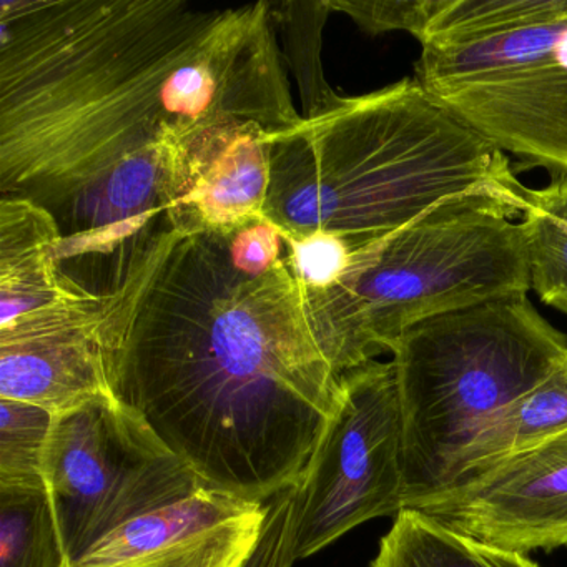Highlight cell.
Wrapping results in <instances>:
<instances>
[{
  "label": "cell",
  "mask_w": 567,
  "mask_h": 567,
  "mask_svg": "<svg viewBox=\"0 0 567 567\" xmlns=\"http://www.w3.org/2000/svg\"><path fill=\"white\" fill-rule=\"evenodd\" d=\"M271 2L2 0L0 198L59 227L128 162L204 128L300 124Z\"/></svg>",
  "instance_id": "1"
},
{
  "label": "cell",
  "mask_w": 567,
  "mask_h": 567,
  "mask_svg": "<svg viewBox=\"0 0 567 567\" xmlns=\"http://www.w3.org/2000/svg\"><path fill=\"white\" fill-rule=\"evenodd\" d=\"M118 396L204 486H295L341 400L287 255L241 268L225 234H158L107 295Z\"/></svg>",
  "instance_id": "2"
},
{
  "label": "cell",
  "mask_w": 567,
  "mask_h": 567,
  "mask_svg": "<svg viewBox=\"0 0 567 567\" xmlns=\"http://www.w3.org/2000/svg\"><path fill=\"white\" fill-rule=\"evenodd\" d=\"M267 142L264 217L284 235L331 231L360 248L464 198L499 202L517 218L523 208L509 157L416 79L340 97Z\"/></svg>",
  "instance_id": "3"
},
{
  "label": "cell",
  "mask_w": 567,
  "mask_h": 567,
  "mask_svg": "<svg viewBox=\"0 0 567 567\" xmlns=\"http://www.w3.org/2000/svg\"><path fill=\"white\" fill-rule=\"evenodd\" d=\"M529 290L516 212L464 198L357 248L340 284L305 293L318 341L341 377L391 353L427 318Z\"/></svg>",
  "instance_id": "4"
},
{
  "label": "cell",
  "mask_w": 567,
  "mask_h": 567,
  "mask_svg": "<svg viewBox=\"0 0 567 567\" xmlns=\"http://www.w3.org/2000/svg\"><path fill=\"white\" fill-rule=\"evenodd\" d=\"M391 353L406 509L450 487L481 431L566 363L567 337L523 291L427 318Z\"/></svg>",
  "instance_id": "5"
},
{
  "label": "cell",
  "mask_w": 567,
  "mask_h": 567,
  "mask_svg": "<svg viewBox=\"0 0 567 567\" xmlns=\"http://www.w3.org/2000/svg\"><path fill=\"white\" fill-rule=\"evenodd\" d=\"M416 81L520 171L567 177V0H443Z\"/></svg>",
  "instance_id": "6"
},
{
  "label": "cell",
  "mask_w": 567,
  "mask_h": 567,
  "mask_svg": "<svg viewBox=\"0 0 567 567\" xmlns=\"http://www.w3.org/2000/svg\"><path fill=\"white\" fill-rule=\"evenodd\" d=\"M45 481L71 564L128 520L204 486L122 398L55 416Z\"/></svg>",
  "instance_id": "7"
},
{
  "label": "cell",
  "mask_w": 567,
  "mask_h": 567,
  "mask_svg": "<svg viewBox=\"0 0 567 567\" xmlns=\"http://www.w3.org/2000/svg\"><path fill=\"white\" fill-rule=\"evenodd\" d=\"M293 491L297 560L404 509L403 423L391 361L341 374L337 413Z\"/></svg>",
  "instance_id": "8"
},
{
  "label": "cell",
  "mask_w": 567,
  "mask_h": 567,
  "mask_svg": "<svg viewBox=\"0 0 567 567\" xmlns=\"http://www.w3.org/2000/svg\"><path fill=\"white\" fill-rule=\"evenodd\" d=\"M406 509L507 553L567 546V431L470 471Z\"/></svg>",
  "instance_id": "9"
},
{
  "label": "cell",
  "mask_w": 567,
  "mask_h": 567,
  "mask_svg": "<svg viewBox=\"0 0 567 567\" xmlns=\"http://www.w3.org/2000/svg\"><path fill=\"white\" fill-rule=\"evenodd\" d=\"M0 398L55 416L121 398L107 295L0 324Z\"/></svg>",
  "instance_id": "10"
},
{
  "label": "cell",
  "mask_w": 567,
  "mask_h": 567,
  "mask_svg": "<svg viewBox=\"0 0 567 567\" xmlns=\"http://www.w3.org/2000/svg\"><path fill=\"white\" fill-rule=\"evenodd\" d=\"M267 519L268 503L200 486L112 530L69 567H244Z\"/></svg>",
  "instance_id": "11"
},
{
  "label": "cell",
  "mask_w": 567,
  "mask_h": 567,
  "mask_svg": "<svg viewBox=\"0 0 567 567\" xmlns=\"http://www.w3.org/2000/svg\"><path fill=\"white\" fill-rule=\"evenodd\" d=\"M270 132L258 124L204 128L178 147L167 224L178 234H227L264 217Z\"/></svg>",
  "instance_id": "12"
},
{
  "label": "cell",
  "mask_w": 567,
  "mask_h": 567,
  "mask_svg": "<svg viewBox=\"0 0 567 567\" xmlns=\"http://www.w3.org/2000/svg\"><path fill=\"white\" fill-rule=\"evenodd\" d=\"M61 240L51 212L25 198H0V324L94 297L62 274Z\"/></svg>",
  "instance_id": "13"
},
{
  "label": "cell",
  "mask_w": 567,
  "mask_h": 567,
  "mask_svg": "<svg viewBox=\"0 0 567 567\" xmlns=\"http://www.w3.org/2000/svg\"><path fill=\"white\" fill-rule=\"evenodd\" d=\"M564 431H567V361L481 431L461 460L456 480Z\"/></svg>",
  "instance_id": "14"
},
{
  "label": "cell",
  "mask_w": 567,
  "mask_h": 567,
  "mask_svg": "<svg viewBox=\"0 0 567 567\" xmlns=\"http://www.w3.org/2000/svg\"><path fill=\"white\" fill-rule=\"evenodd\" d=\"M371 567H539L524 554L483 546L403 509Z\"/></svg>",
  "instance_id": "15"
},
{
  "label": "cell",
  "mask_w": 567,
  "mask_h": 567,
  "mask_svg": "<svg viewBox=\"0 0 567 567\" xmlns=\"http://www.w3.org/2000/svg\"><path fill=\"white\" fill-rule=\"evenodd\" d=\"M530 290L567 315V177L526 188L519 218Z\"/></svg>",
  "instance_id": "16"
},
{
  "label": "cell",
  "mask_w": 567,
  "mask_h": 567,
  "mask_svg": "<svg viewBox=\"0 0 567 567\" xmlns=\"http://www.w3.org/2000/svg\"><path fill=\"white\" fill-rule=\"evenodd\" d=\"M48 491L0 489V567H69Z\"/></svg>",
  "instance_id": "17"
},
{
  "label": "cell",
  "mask_w": 567,
  "mask_h": 567,
  "mask_svg": "<svg viewBox=\"0 0 567 567\" xmlns=\"http://www.w3.org/2000/svg\"><path fill=\"white\" fill-rule=\"evenodd\" d=\"M55 414L0 398V489L48 491L45 464Z\"/></svg>",
  "instance_id": "18"
},
{
  "label": "cell",
  "mask_w": 567,
  "mask_h": 567,
  "mask_svg": "<svg viewBox=\"0 0 567 567\" xmlns=\"http://www.w3.org/2000/svg\"><path fill=\"white\" fill-rule=\"evenodd\" d=\"M275 25L281 31L288 61L297 78L305 115L311 117L340 99L328 87L321 69V32L330 16L327 0L297 4H271Z\"/></svg>",
  "instance_id": "19"
},
{
  "label": "cell",
  "mask_w": 567,
  "mask_h": 567,
  "mask_svg": "<svg viewBox=\"0 0 567 567\" xmlns=\"http://www.w3.org/2000/svg\"><path fill=\"white\" fill-rule=\"evenodd\" d=\"M281 234V231H280ZM288 267L308 293H320L340 284L350 268L357 248L331 231L308 235H284Z\"/></svg>",
  "instance_id": "20"
},
{
  "label": "cell",
  "mask_w": 567,
  "mask_h": 567,
  "mask_svg": "<svg viewBox=\"0 0 567 567\" xmlns=\"http://www.w3.org/2000/svg\"><path fill=\"white\" fill-rule=\"evenodd\" d=\"M443 0H327L331 12H341L370 35L408 32L416 41L423 38Z\"/></svg>",
  "instance_id": "21"
},
{
  "label": "cell",
  "mask_w": 567,
  "mask_h": 567,
  "mask_svg": "<svg viewBox=\"0 0 567 567\" xmlns=\"http://www.w3.org/2000/svg\"><path fill=\"white\" fill-rule=\"evenodd\" d=\"M295 491H281L268 503V519L260 544L244 567H293Z\"/></svg>",
  "instance_id": "22"
}]
</instances>
